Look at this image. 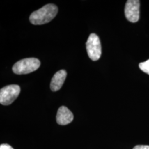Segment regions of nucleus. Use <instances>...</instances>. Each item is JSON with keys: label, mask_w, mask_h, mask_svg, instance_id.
<instances>
[{"label": "nucleus", "mask_w": 149, "mask_h": 149, "mask_svg": "<svg viewBox=\"0 0 149 149\" xmlns=\"http://www.w3.org/2000/svg\"><path fill=\"white\" fill-rule=\"evenodd\" d=\"M0 149H13L10 145L7 144H1L0 145Z\"/></svg>", "instance_id": "nucleus-9"}, {"label": "nucleus", "mask_w": 149, "mask_h": 149, "mask_svg": "<svg viewBox=\"0 0 149 149\" xmlns=\"http://www.w3.org/2000/svg\"><path fill=\"white\" fill-rule=\"evenodd\" d=\"M21 92V88L17 85L6 86L0 90V103L4 106L12 104Z\"/></svg>", "instance_id": "nucleus-3"}, {"label": "nucleus", "mask_w": 149, "mask_h": 149, "mask_svg": "<svg viewBox=\"0 0 149 149\" xmlns=\"http://www.w3.org/2000/svg\"><path fill=\"white\" fill-rule=\"evenodd\" d=\"M133 149H149L148 145H137L135 146Z\"/></svg>", "instance_id": "nucleus-10"}, {"label": "nucleus", "mask_w": 149, "mask_h": 149, "mask_svg": "<svg viewBox=\"0 0 149 149\" xmlns=\"http://www.w3.org/2000/svg\"><path fill=\"white\" fill-rule=\"evenodd\" d=\"M58 8L54 4H48L34 11L31 15L29 21L34 25L44 24L53 20L56 16Z\"/></svg>", "instance_id": "nucleus-1"}, {"label": "nucleus", "mask_w": 149, "mask_h": 149, "mask_svg": "<svg viewBox=\"0 0 149 149\" xmlns=\"http://www.w3.org/2000/svg\"><path fill=\"white\" fill-rule=\"evenodd\" d=\"M86 49L91 60L97 61L101 58V45L100 38L95 33L91 34L86 42Z\"/></svg>", "instance_id": "nucleus-4"}, {"label": "nucleus", "mask_w": 149, "mask_h": 149, "mask_svg": "<svg viewBox=\"0 0 149 149\" xmlns=\"http://www.w3.org/2000/svg\"><path fill=\"white\" fill-rule=\"evenodd\" d=\"M40 66V62L38 59L31 58L22 59L14 64L13 72L17 74H28L36 71Z\"/></svg>", "instance_id": "nucleus-2"}, {"label": "nucleus", "mask_w": 149, "mask_h": 149, "mask_svg": "<svg viewBox=\"0 0 149 149\" xmlns=\"http://www.w3.org/2000/svg\"><path fill=\"white\" fill-rule=\"evenodd\" d=\"M67 72L64 70H61L54 75L50 83V89L54 92L59 90L64 84Z\"/></svg>", "instance_id": "nucleus-7"}, {"label": "nucleus", "mask_w": 149, "mask_h": 149, "mask_svg": "<svg viewBox=\"0 0 149 149\" xmlns=\"http://www.w3.org/2000/svg\"><path fill=\"white\" fill-rule=\"evenodd\" d=\"M125 16L129 21L135 23L140 17V1L139 0H128L125 6Z\"/></svg>", "instance_id": "nucleus-5"}, {"label": "nucleus", "mask_w": 149, "mask_h": 149, "mask_svg": "<svg viewBox=\"0 0 149 149\" xmlns=\"http://www.w3.org/2000/svg\"><path fill=\"white\" fill-rule=\"evenodd\" d=\"M74 120L72 113L65 106L60 107L57 112L56 122L59 125L69 124Z\"/></svg>", "instance_id": "nucleus-6"}, {"label": "nucleus", "mask_w": 149, "mask_h": 149, "mask_svg": "<svg viewBox=\"0 0 149 149\" xmlns=\"http://www.w3.org/2000/svg\"><path fill=\"white\" fill-rule=\"evenodd\" d=\"M139 66L141 70H142L145 73L149 74V59L143 63H140Z\"/></svg>", "instance_id": "nucleus-8"}]
</instances>
